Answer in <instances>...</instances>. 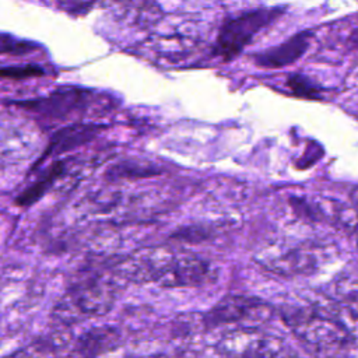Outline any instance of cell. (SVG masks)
I'll use <instances>...</instances> for the list:
<instances>
[{
  "label": "cell",
  "instance_id": "cell-1",
  "mask_svg": "<svg viewBox=\"0 0 358 358\" xmlns=\"http://www.w3.org/2000/svg\"><path fill=\"white\" fill-rule=\"evenodd\" d=\"M284 320L305 344L322 354L348 351L355 341L348 326L331 313L302 308L291 310Z\"/></svg>",
  "mask_w": 358,
  "mask_h": 358
},
{
  "label": "cell",
  "instance_id": "cell-2",
  "mask_svg": "<svg viewBox=\"0 0 358 358\" xmlns=\"http://www.w3.org/2000/svg\"><path fill=\"white\" fill-rule=\"evenodd\" d=\"M280 14L281 10L278 8H262L228 20L218 34L215 52L224 60L234 59L260 29L274 21Z\"/></svg>",
  "mask_w": 358,
  "mask_h": 358
},
{
  "label": "cell",
  "instance_id": "cell-3",
  "mask_svg": "<svg viewBox=\"0 0 358 358\" xmlns=\"http://www.w3.org/2000/svg\"><path fill=\"white\" fill-rule=\"evenodd\" d=\"M217 351L224 358H274L284 352V343L260 329L239 327L218 341Z\"/></svg>",
  "mask_w": 358,
  "mask_h": 358
},
{
  "label": "cell",
  "instance_id": "cell-4",
  "mask_svg": "<svg viewBox=\"0 0 358 358\" xmlns=\"http://www.w3.org/2000/svg\"><path fill=\"white\" fill-rule=\"evenodd\" d=\"M117 284L109 274H92L78 282L67 296V305L78 317H96L115 303Z\"/></svg>",
  "mask_w": 358,
  "mask_h": 358
},
{
  "label": "cell",
  "instance_id": "cell-5",
  "mask_svg": "<svg viewBox=\"0 0 358 358\" xmlns=\"http://www.w3.org/2000/svg\"><path fill=\"white\" fill-rule=\"evenodd\" d=\"M270 316V306L250 296H227L221 299L204 317L208 326L260 322Z\"/></svg>",
  "mask_w": 358,
  "mask_h": 358
},
{
  "label": "cell",
  "instance_id": "cell-6",
  "mask_svg": "<svg viewBox=\"0 0 358 358\" xmlns=\"http://www.w3.org/2000/svg\"><path fill=\"white\" fill-rule=\"evenodd\" d=\"M259 260L271 271L281 274L309 273L320 264L315 248H274L262 252Z\"/></svg>",
  "mask_w": 358,
  "mask_h": 358
},
{
  "label": "cell",
  "instance_id": "cell-7",
  "mask_svg": "<svg viewBox=\"0 0 358 358\" xmlns=\"http://www.w3.org/2000/svg\"><path fill=\"white\" fill-rule=\"evenodd\" d=\"M210 275L211 267L207 262L187 252H175L158 284L162 287H199L210 281Z\"/></svg>",
  "mask_w": 358,
  "mask_h": 358
},
{
  "label": "cell",
  "instance_id": "cell-8",
  "mask_svg": "<svg viewBox=\"0 0 358 358\" xmlns=\"http://www.w3.org/2000/svg\"><path fill=\"white\" fill-rule=\"evenodd\" d=\"M90 92L81 90H63L39 99H29L18 105L48 119H63L88 102Z\"/></svg>",
  "mask_w": 358,
  "mask_h": 358
},
{
  "label": "cell",
  "instance_id": "cell-9",
  "mask_svg": "<svg viewBox=\"0 0 358 358\" xmlns=\"http://www.w3.org/2000/svg\"><path fill=\"white\" fill-rule=\"evenodd\" d=\"M310 34L299 32L287 42L255 55V62L262 67H284L299 59L308 49Z\"/></svg>",
  "mask_w": 358,
  "mask_h": 358
},
{
  "label": "cell",
  "instance_id": "cell-10",
  "mask_svg": "<svg viewBox=\"0 0 358 358\" xmlns=\"http://www.w3.org/2000/svg\"><path fill=\"white\" fill-rule=\"evenodd\" d=\"M98 129L99 127L94 126V124H74V126H69V127L59 130L53 136L49 147L46 148L43 158H48L50 155H57L60 152L69 151L71 148H76V147L87 143L88 140H91L95 136Z\"/></svg>",
  "mask_w": 358,
  "mask_h": 358
},
{
  "label": "cell",
  "instance_id": "cell-11",
  "mask_svg": "<svg viewBox=\"0 0 358 358\" xmlns=\"http://www.w3.org/2000/svg\"><path fill=\"white\" fill-rule=\"evenodd\" d=\"M64 168L66 165L63 161L53 162L29 187L20 193V196L17 197V204L27 207L38 201L55 183V180H57L64 173Z\"/></svg>",
  "mask_w": 358,
  "mask_h": 358
},
{
  "label": "cell",
  "instance_id": "cell-12",
  "mask_svg": "<svg viewBox=\"0 0 358 358\" xmlns=\"http://www.w3.org/2000/svg\"><path fill=\"white\" fill-rule=\"evenodd\" d=\"M35 49L29 42L11 36L8 34H0V55H25Z\"/></svg>",
  "mask_w": 358,
  "mask_h": 358
},
{
  "label": "cell",
  "instance_id": "cell-13",
  "mask_svg": "<svg viewBox=\"0 0 358 358\" xmlns=\"http://www.w3.org/2000/svg\"><path fill=\"white\" fill-rule=\"evenodd\" d=\"M288 87L289 90L302 98H317V92L320 91L308 77L301 76V74H294L288 78Z\"/></svg>",
  "mask_w": 358,
  "mask_h": 358
},
{
  "label": "cell",
  "instance_id": "cell-14",
  "mask_svg": "<svg viewBox=\"0 0 358 358\" xmlns=\"http://www.w3.org/2000/svg\"><path fill=\"white\" fill-rule=\"evenodd\" d=\"M43 71L39 66L35 64H18V66H7L0 69L1 78H13V80H22L29 77H39Z\"/></svg>",
  "mask_w": 358,
  "mask_h": 358
},
{
  "label": "cell",
  "instance_id": "cell-15",
  "mask_svg": "<svg viewBox=\"0 0 358 358\" xmlns=\"http://www.w3.org/2000/svg\"><path fill=\"white\" fill-rule=\"evenodd\" d=\"M274 358H298L296 355H292V354H285V352H282V354H280V355H277V357H274Z\"/></svg>",
  "mask_w": 358,
  "mask_h": 358
}]
</instances>
